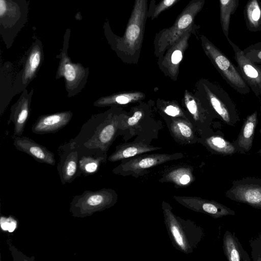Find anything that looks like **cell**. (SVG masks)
I'll return each mask as SVG.
<instances>
[{
	"label": "cell",
	"mask_w": 261,
	"mask_h": 261,
	"mask_svg": "<svg viewBox=\"0 0 261 261\" xmlns=\"http://www.w3.org/2000/svg\"><path fill=\"white\" fill-rule=\"evenodd\" d=\"M16 71L10 62L1 66L0 114L2 115L11 99L15 95L14 83Z\"/></svg>",
	"instance_id": "obj_20"
},
{
	"label": "cell",
	"mask_w": 261,
	"mask_h": 261,
	"mask_svg": "<svg viewBox=\"0 0 261 261\" xmlns=\"http://www.w3.org/2000/svg\"><path fill=\"white\" fill-rule=\"evenodd\" d=\"M198 142L213 154L231 155L237 152L233 142L226 140L220 133H210L201 136Z\"/></svg>",
	"instance_id": "obj_26"
},
{
	"label": "cell",
	"mask_w": 261,
	"mask_h": 261,
	"mask_svg": "<svg viewBox=\"0 0 261 261\" xmlns=\"http://www.w3.org/2000/svg\"><path fill=\"white\" fill-rule=\"evenodd\" d=\"M197 28L196 24L190 28L165 51L163 56L158 59L160 70L174 81L177 80L179 65L188 47L190 37Z\"/></svg>",
	"instance_id": "obj_10"
},
{
	"label": "cell",
	"mask_w": 261,
	"mask_h": 261,
	"mask_svg": "<svg viewBox=\"0 0 261 261\" xmlns=\"http://www.w3.org/2000/svg\"><path fill=\"white\" fill-rule=\"evenodd\" d=\"M225 195L233 201L261 210V178L246 177L234 180Z\"/></svg>",
	"instance_id": "obj_11"
},
{
	"label": "cell",
	"mask_w": 261,
	"mask_h": 261,
	"mask_svg": "<svg viewBox=\"0 0 261 261\" xmlns=\"http://www.w3.org/2000/svg\"><path fill=\"white\" fill-rule=\"evenodd\" d=\"M200 94L225 123L235 126L240 121L237 107L228 93L216 84L201 79L198 84Z\"/></svg>",
	"instance_id": "obj_5"
},
{
	"label": "cell",
	"mask_w": 261,
	"mask_h": 261,
	"mask_svg": "<svg viewBox=\"0 0 261 261\" xmlns=\"http://www.w3.org/2000/svg\"><path fill=\"white\" fill-rule=\"evenodd\" d=\"M243 51L245 57L250 61L261 64V41L249 45Z\"/></svg>",
	"instance_id": "obj_34"
},
{
	"label": "cell",
	"mask_w": 261,
	"mask_h": 261,
	"mask_svg": "<svg viewBox=\"0 0 261 261\" xmlns=\"http://www.w3.org/2000/svg\"><path fill=\"white\" fill-rule=\"evenodd\" d=\"M173 199L189 210L208 215L215 219L236 214L234 211L213 200L196 196L177 195L173 196Z\"/></svg>",
	"instance_id": "obj_15"
},
{
	"label": "cell",
	"mask_w": 261,
	"mask_h": 261,
	"mask_svg": "<svg viewBox=\"0 0 261 261\" xmlns=\"http://www.w3.org/2000/svg\"><path fill=\"white\" fill-rule=\"evenodd\" d=\"M205 0H192L177 16L173 24L157 33L154 37L153 45L154 55L158 59L162 58L165 51L190 28L195 25V18L201 11Z\"/></svg>",
	"instance_id": "obj_4"
},
{
	"label": "cell",
	"mask_w": 261,
	"mask_h": 261,
	"mask_svg": "<svg viewBox=\"0 0 261 261\" xmlns=\"http://www.w3.org/2000/svg\"><path fill=\"white\" fill-rule=\"evenodd\" d=\"M118 196L117 192L110 188L95 191L86 190L73 197L70 203L69 212L76 218L91 216L115 205Z\"/></svg>",
	"instance_id": "obj_6"
},
{
	"label": "cell",
	"mask_w": 261,
	"mask_h": 261,
	"mask_svg": "<svg viewBox=\"0 0 261 261\" xmlns=\"http://www.w3.org/2000/svg\"><path fill=\"white\" fill-rule=\"evenodd\" d=\"M1 224L4 230H8L10 232H12L16 227V222L11 217L8 218L2 217Z\"/></svg>",
	"instance_id": "obj_36"
},
{
	"label": "cell",
	"mask_w": 261,
	"mask_h": 261,
	"mask_svg": "<svg viewBox=\"0 0 261 261\" xmlns=\"http://www.w3.org/2000/svg\"><path fill=\"white\" fill-rule=\"evenodd\" d=\"M258 153L261 154V149L258 152Z\"/></svg>",
	"instance_id": "obj_37"
},
{
	"label": "cell",
	"mask_w": 261,
	"mask_h": 261,
	"mask_svg": "<svg viewBox=\"0 0 261 261\" xmlns=\"http://www.w3.org/2000/svg\"><path fill=\"white\" fill-rule=\"evenodd\" d=\"M180 0H161L156 3L155 0H151L148 8V18L153 20L158 17L164 11L169 9Z\"/></svg>",
	"instance_id": "obj_32"
},
{
	"label": "cell",
	"mask_w": 261,
	"mask_h": 261,
	"mask_svg": "<svg viewBox=\"0 0 261 261\" xmlns=\"http://www.w3.org/2000/svg\"><path fill=\"white\" fill-rule=\"evenodd\" d=\"M145 97L141 91H123L101 97L93 103L97 107H117L141 101Z\"/></svg>",
	"instance_id": "obj_27"
},
{
	"label": "cell",
	"mask_w": 261,
	"mask_h": 261,
	"mask_svg": "<svg viewBox=\"0 0 261 261\" xmlns=\"http://www.w3.org/2000/svg\"><path fill=\"white\" fill-rule=\"evenodd\" d=\"M200 41L204 53L226 83L239 93H249L250 89L238 67L205 36L201 35Z\"/></svg>",
	"instance_id": "obj_7"
},
{
	"label": "cell",
	"mask_w": 261,
	"mask_h": 261,
	"mask_svg": "<svg viewBox=\"0 0 261 261\" xmlns=\"http://www.w3.org/2000/svg\"><path fill=\"white\" fill-rule=\"evenodd\" d=\"M34 93L32 88L29 92L23 90L20 96L11 107L8 123L12 122L14 124L13 138L21 136L30 114L31 104Z\"/></svg>",
	"instance_id": "obj_17"
},
{
	"label": "cell",
	"mask_w": 261,
	"mask_h": 261,
	"mask_svg": "<svg viewBox=\"0 0 261 261\" xmlns=\"http://www.w3.org/2000/svg\"><path fill=\"white\" fill-rule=\"evenodd\" d=\"M161 149V147L154 146L142 141L125 143L117 146L114 152L108 158V160L111 162L121 161Z\"/></svg>",
	"instance_id": "obj_23"
},
{
	"label": "cell",
	"mask_w": 261,
	"mask_h": 261,
	"mask_svg": "<svg viewBox=\"0 0 261 261\" xmlns=\"http://www.w3.org/2000/svg\"><path fill=\"white\" fill-rule=\"evenodd\" d=\"M259 133L261 134V129L259 130Z\"/></svg>",
	"instance_id": "obj_38"
},
{
	"label": "cell",
	"mask_w": 261,
	"mask_h": 261,
	"mask_svg": "<svg viewBox=\"0 0 261 261\" xmlns=\"http://www.w3.org/2000/svg\"><path fill=\"white\" fill-rule=\"evenodd\" d=\"M169 129L174 139L180 144L198 142L193 125L189 119L170 117Z\"/></svg>",
	"instance_id": "obj_25"
},
{
	"label": "cell",
	"mask_w": 261,
	"mask_h": 261,
	"mask_svg": "<svg viewBox=\"0 0 261 261\" xmlns=\"http://www.w3.org/2000/svg\"><path fill=\"white\" fill-rule=\"evenodd\" d=\"M244 16L247 29L251 32L261 31V2L249 0L244 9Z\"/></svg>",
	"instance_id": "obj_29"
},
{
	"label": "cell",
	"mask_w": 261,
	"mask_h": 261,
	"mask_svg": "<svg viewBox=\"0 0 261 261\" xmlns=\"http://www.w3.org/2000/svg\"><path fill=\"white\" fill-rule=\"evenodd\" d=\"M181 152L174 153H143L121 161L112 170L116 175L138 178L148 174L149 170L166 162L183 158Z\"/></svg>",
	"instance_id": "obj_8"
},
{
	"label": "cell",
	"mask_w": 261,
	"mask_h": 261,
	"mask_svg": "<svg viewBox=\"0 0 261 261\" xmlns=\"http://www.w3.org/2000/svg\"><path fill=\"white\" fill-rule=\"evenodd\" d=\"M147 1L135 0L123 35L112 36V48L124 62H136L140 57L148 18Z\"/></svg>",
	"instance_id": "obj_2"
},
{
	"label": "cell",
	"mask_w": 261,
	"mask_h": 261,
	"mask_svg": "<svg viewBox=\"0 0 261 261\" xmlns=\"http://www.w3.org/2000/svg\"><path fill=\"white\" fill-rule=\"evenodd\" d=\"M77 150L80 176H88L96 173L108 160L107 152L97 150Z\"/></svg>",
	"instance_id": "obj_21"
},
{
	"label": "cell",
	"mask_w": 261,
	"mask_h": 261,
	"mask_svg": "<svg viewBox=\"0 0 261 261\" xmlns=\"http://www.w3.org/2000/svg\"><path fill=\"white\" fill-rule=\"evenodd\" d=\"M13 145L18 150L27 153L39 163L55 165L54 153L29 137L19 136L13 138Z\"/></svg>",
	"instance_id": "obj_19"
},
{
	"label": "cell",
	"mask_w": 261,
	"mask_h": 261,
	"mask_svg": "<svg viewBox=\"0 0 261 261\" xmlns=\"http://www.w3.org/2000/svg\"><path fill=\"white\" fill-rule=\"evenodd\" d=\"M227 40L234 51V59L243 78L256 96H261V65L246 58L243 51L229 38Z\"/></svg>",
	"instance_id": "obj_14"
},
{
	"label": "cell",
	"mask_w": 261,
	"mask_h": 261,
	"mask_svg": "<svg viewBox=\"0 0 261 261\" xmlns=\"http://www.w3.org/2000/svg\"><path fill=\"white\" fill-rule=\"evenodd\" d=\"M44 59L41 45L34 44L23 60L22 68L16 73L14 83L15 95L26 89L36 77Z\"/></svg>",
	"instance_id": "obj_13"
},
{
	"label": "cell",
	"mask_w": 261,
	"mask_h": 261,
	"mask_svg": "<svg viewBox=\"0 0 261 261\" xmlns=\"http://www.w3.org/2000/svg\"><path fill=\"white\" fill-rule=\"evenodd\" d=\"M195 180L193 167L180 165L165 171L159 181L162 183L173 184L176 188L189 186Z\"/></svg>",
	"instance_id": "obj_22"
},
{
	"label": "cell",
	"mask_w": 261,
	"mask_h": 261,
	"mask_svg": "<svg viewBox=\"0 0 261 261\" xmlns=\"http://www.w3.org/2000/svg\"><path fill=\"white\" fill-rule=\"evenodd\" d=\"M59 161L57 170L62 185L71 183L80 176L79 167V152L69 142L58 148Z\"/></svg>",
	"instance_id": "obj_16"
},
{
	"label": "cell",
	"mask_w": 261,
	"mask_h": 261,
	"mask_svg": "<svg viewBox=\"0 0 261 261\" xmlns=\"http://www.w3.org/2000/svg\"><path fill=\"white\" fill-rule=\"evenodd\" d=\"M60 59L56 74V79L63 77L68 97L75 96L85 88L89 74V68L80 63L72 62L64 47L57 56Z\"/></svg>",
	"instance_id": "obj_9"
},
{
	"label": "cell",
	"mask_w": 261,
	"mask_h": 261,
	"mask_svg": "<svg viewBox=\"0 0 261 261\" xmlns=\"http://www.w3.org/2000/svg\"><path fill=\"white\" fill-rule=\"evenodd\" d=\"M72 116L70 111L40 116L33 124L32 131L39 135L57 133L68 124Z\"/></svg>",
	"instance_id": "obj_18"
},
{
	"label": "cell",
	"mask_w": 261,
	"mask_h": 261,
	"mask_svg": "<svg viewBox=\"0 0 261 261\" xmlns=\"http://www.w3.org/2000/svg\"><path fill=\"white\" fill-rule=\"evenodd\" d=\"M144 113V110L140 108L136 109L133 114L130 116H127L126 114L120 124V131L122 132L136 125L143 118Z\"/></svg>",
	"instance_id": "obj_33"
},
{
	"label": "cell",
	"mask_w": 261,
	"mask_h": 261,
	"mask_svg": "<svg viewBox=\"0 0 261 261\" xmlns=\"http://www.w3.org/2000/svg\"><path fill=\"white\" fill-rule=\"evenodd\" d=\"M157 105L162 112L167 116L172 118L188 119L182 109L175 101L158 100Z\"/></svg>",
	"instance_id": "obj_31"
},
{
	"label": "cell",
	"mask_w": 261,
	"mask_h": 261,
	"mask_svg": "<svg viewBox=\"0 0 261 261\" xmlns=\"http://www.w3.org/2000/svg\"><path fill=\"white\" fill-rule=\"evenodd\" d=\"M224 254L229 261H250L247 252L244 249L234 233L226 231L223 239Z\"/></svg>",
	"instance_id": "obj_28"
},
{
	"label": "cell",
	"mask_w": 261,
	"mask_h": 261,
	"mask_svg": "<svg viewBox=\"0 0 261 261\" xmlns=\"http://www.w3.org/2000/svg\"><path fill=\"white\" fill-rule=\"evenodd\" d=\"M184 102L201 136L210 133V127L212 121L218 117L207 101L200 94L195 95L186 90L184 94Z\"/></svg>",
	"instance_id": "obj_12"
},
{
	"label": "cell",
	"mask_w": 261,
	"mask_h": 261,
	"mask_svg": "<svg viewBox=\"0 0 261 261\" xmlns=\"http://www.w3.org/2000/svg\"><path fill=\"white\" fill-rule=\"evenodd\" d=\"M220 19L223 33L226 38H228L231 15L237 10L239 0H219Z\"/></svg>",
	"instance_id": "obj_30"
},
{
	"label": "cell",
	"mask_w": 261,
	"mask_h": 261,
	"mask_svg": "<svg viewBox=\"0 0 261 261\" xmlns=\"http://www.w3.org/2000/svg\"><path fill=\"white\" fill-rule=\"evenodd\" d=\"M125 114L119 108L113 107L92 115L69 143L78 150H97L107 153L121 132L120 124Z\"/></svg>",
	"instance_id": "obj_1"
},
{
	"label": "cell",
	"mask_w": 261,
	"mask_h": 261,
	"mask_svg": "<svg viewBox=\"0 0 261 261\" xmlns=\"http://www.w3.org/2000/svg\"><path fill=\"white\" fill-rule=\"evenodd\" d=\"M252 248V257L253 260H261V236L250 242Z\"/></svg>",
	"instance_id": "obj_35"
},
{
	"label": "cell",
	"mask_w": 261,
	"mask_h": 261,
	"mask_svg": "<svg viewBox=\"0 0 261 261\" xmlns=\"http://www.w3.org/2000/svg\"><path fill=\"white\" fill-rule=\"evenodd\" d=\"M161 207L164 223L173 246L185 254L193 252L204 236L203 228L191 220L176 215L172 206L164 200Z\"/></svg>",
	"instance_id": "obj_3"
},
{
	"label": "cell",
	"mask_w": 261,
	"mask_h": 261,
	"mask_svg": "<svg viewBox=\"0 0 261 261\" xmlns=\"http://www.w3.org/2000/svg\"><path fill=\"white\" fill-rule=\"evenodd\" d=\"M257 123V111L248 115L244 121L237 140L233 142L238 152L245 153L251 149Z\"/></svg>",
	"instance_id": "obj_24"
}]
</instances>
